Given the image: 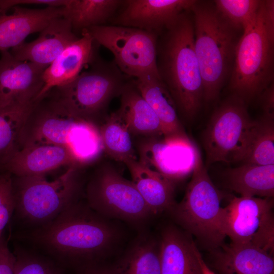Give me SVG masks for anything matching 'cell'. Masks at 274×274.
Instances as JSON below:
<instances>
[{"label": "cell", "instance_id": "cell-1", "mask_svg": "<svg viewBox=\"0 0 274 274\" xmlns=\"http://www.w3.org/2000/svg\"><path fill=\"white\" fill-rule=\"evenodd\" d=\"M121 235L112 220L78 200L28 233L27 238L62 266L79 269L100 262L114 251Z\"/></svg>", "mask_w": 274, "mask_h": 274}, {"label": "cell", "instance_id": "cell-2", "mask_svg": "<svg viewBox=\"0 0 274 274\" xmlns=\"http://www.w3.org/2000/svg\"><path fill=\"white\" fill-rule=\"evenodd\" d=\"M188 12L168 25L162 39L157 41V64L178 113L191 121L203 101V83L194 50L193 20Z\"/></svg>", "mask_w": 274, "mask_h": 274}, {"label": "cell", "instance_id": "cell-3", "mask_svg": "<svg viewBox=\"0 0 274 274\" xmlns=\"http://www.w3.org/2000/svg\"><path fill=\"white\" fill-rule=\"evenodd\" d=\"M193 13L194 50L203 83V100L218 96L230 73L238 41L235 30L214 3L197 1Z\"/></svg>", "mask_w": 274, "mask_h": 274}, {"label": "cell", "instance_id": "cell-4", "mask_svg": "<svg viewBox=\"0 0 274 274\" xmlns=\"http://www.w3.org/2000/svg\"><path fill=\"white\" fill-rule=\"evenodd\" d=\"M222 198L196 148L192 175L185 195L168 213L181 228L212 251L223 245L226 237L222 228Z\"/></svg>", "mask_w": 274, "mask_h": 274}, {"label": "cell", "instance_id": "cell-5", "mask_svg": "<svg viewBox=\"0 0 274 274\" xmlns=\"http://www.w3.org/2000/svg\"><path fill=\"white\" fill-rule=\"evenodd\" d=\"M238 40L229 89L247 104L259 96L273 79L274 29L265 19L264 1Z\"/></svg>", "mask_w": 274, "mask_h": 274}, {"label": "cell", "instance_id": "cell-6", "mask_svg": "<svg viewBox=\"0 0 274 274\" xmlns=\"http://www.w3.org/2000/svg\"><path fill=\"white\" fill-rule=\"evenodd\" d=\"M78 169L75 165L67 167L52 181L44 176H13L15 211L24 220L38 227L50 222L78 201Z\"/></svg>", "mask_w": 274, "mask_h": 274}, {"label": "cell", "instance_id": "cell-7", "mask_svg": "<svg viewBox=\"0 0 274 274\" xmlns=\"http://www.w3.org/2000/svg\"><path fill=\"white\" fill-rule=\"evenodd\" d=\"M254 124L247 104L231 95L214 112L203 134L206 166L242 162Z\"/></svg>", "mask_w": 274, "mask_h": 274}, {"label": "cell", "instance_id": "cell-8", "mask_svg": "<svg viewBox=\"0 0 274 274\" xmlns=\"http://www.w3.org/2000/svg\"><path fill=\"white\" fill-rule=\"evenodd\" d=\"M126 76L115 63L95 60L73 81L50 90L72 115L92 122L114 96L121 94L127 83Z\"/></svg>", "mask_w": 274, "mask_h": 274}, {"label": "cell", "instance_id": "cell-9", "mask_svg": "<svg viewBox=\"0 0 274 274\" xmlns=\"http://www.w3.org/2000/svg\"><path fill=\"white\" fill-rule=\"evenodd\" d=\"M87 203L110 220L142 227L154 216L131 181L109 166L96 170L86 187Z\"/></svg>", "mask_w": 274, "mask_h": 274}, {"label": "cell", "instance_id": "cell-10", "mask_svg": "<svg viewBox=\"0 0 274 274\" xmlns=\"http://www.w3.org/2000/svg\"><path fill=\"white\" fill-rule=\"evenodd\" d=\"M86 30L97 44L112 52L115 63L126 76L134 79L148 76L160 78L157 64V33L106 24Z\"/></svg>", "mask_w": 274, "mask_h": 274}, {"label": "cell", "instance_id": "cell-11", "mask_svg": "<svg viewBox=\"0 0 274 274\" xmlns=\"http://www.w3.org/2000/svg\"><path fill=\"white\" fill-rule=\"evenodd\" d=\"M273 199L235 196L223 208L222 228L231 243L256 247L273 255Z\"/></svg>", "mask_w": 274, "mask_h": 274}, {"label": "cell", "instance_id": "cell-12", "mask_svg": "<svg viewBox=\"0 0 274 274\" xmlns=\"http://www.w3.org/2000/svg\"><path fill=\"white\" fill-rule=\"evenodd\" d=\"M81 119L49 91L35 101L27 114L20 133L19 150L40 144L66 147L71 131Z\"/></svg>", "mask_w": 274, "mask_h": 274}, {"label": "cell", "instance_id": "cell-13", "mask_svg": "<svg viewBox=\"0 0 274 274\" xmlns=\"http://www.w3.org/2000/svg\"><path fill=\"white\" fill-rule=\"evenodd\" d=\"M45 69L15 58L10 51L0 57V106L27 105L39 97Z\"/></svg>", "mask_w": 274, "mask_h": 274}, {"label": "cell", "instance_id": "cell-14", "mask_svg": "<svg viewBox=\"0 0 274 274\" xmlns=\"http://www.w3.org/2000/svg\"><path fill=\"white\" fill-rule=\"evenodd\" d=\"M194 0H127L111 19L112 25L134 27L158 34L181 14L191 11Z\"/></svg>", "mask_w": 274, "mask_h": 274}, {"label": "cell", "instance_id": "cell-15", "mask_svg": "<svg viewBox=\"0 0 274 274\" xmlns=\"http://www.w3.org/2000/svg\"><path fill=\"white\" fill-rule=\"evenodd\" d=\"M78 37L63 17L53 19L33 41L23 43L11 50L16 59L27 61L46 69Z\"/></svg>", "mask_w": 274, "mask_h": 274}, {"label": "cell", "instance_id": "cell-16", "mask_svg": "<svg viewBox=\"0 0 274 274\" xmlns=\"http://www.w3.org/2000/svg\"><path fill=\"white\" fill-rule=\"evenodd\" d=\"M96 44L87 30L82 31L81 36L44 70V85L38 98L54 88L70 83L85 66L92 63L95 60Z\"/></svg>", "mask_w": 274, "mask_h": 274}, {"label": "cell", "instance_id": "cell-17", "mask_svg": "<svg viewBox=\"0 0 274 274\" xmlns=\"http://www.w3.org/2000/svg\"><path fill=\"white\" fill-rule=\"evenodd\" d=\"M12 13L0 10V51L18 46L29 35L41 32L53 19L63 17L64 7L29 9L17 6Z\"/></svg>", "mask_w": 274, "mask_h": 274}, {"label": "cell", "instance_id": "cell-18", "mask_svg": "<svg viewBox=\"0 0 274 274\" xmlns=\"http://www.w3.org/2000/svg\"><path fill=\"white\" fill-rule=\"evenodd\" d=\"M72 165L78 167L66 147L40 144L19 150L7 163L4 170L17 177L45 176L60 167Z\"/></svg>", "mask_w": 274, "mask_h": 274}, {"label": "cell", "instance_id": "cell-19", "mask_svg": "<svg viewBox=\"0 0 274 274\" xmlns=\"http://www.w3.org/2000/svg\"><path fill=\"white\" fill-rule=\"evenodd\" d=\"M191 236L172 224L162 229L159 238L161 274H202Z\"/></svg>", "mask_w": 274, "mask_h": 274}, {"label": "cell", "instance_id": "cell-20", "mask_svg": "<svg viewBox=\"0 0 274 274\" xmlns=\"http://www.w3.org/2000/svg\"><path fill=\"white\" fill-rule=\"evenodd\" d=\"M211 253L219 274H274L273 255L259 248L230 243Z\"/></svg>", "mask_w": 274, "mask_h": 274}, {"label": "cell", "instance_id": "cell-21", "mask_svg": "<svg viewBox=\"0 0 274 274\" xmlns=\"http://www.w3.org/2000/svg\"><path fill=\"white\" fill-rule=\"evenodd\" d=\"M158 138H149L141 145L139 161L174 181L187 173L183 160H185V149L192 144L189 139L181 137Z\"/></svg>", "mask_w": 274, "mask_h": 274}, {"label": "cell", "instance_id": "cell-22", "mask_svg": "<svg viewBox=\"0 0 274 274\" xmlns=\"http://www.w3.org/2000/svg\"><path fill=\"white\" fill-rule=\"evenodd\" d=\"M124 164L132 180L154 216L168 212L176 203L174 181L137 159Z\"/></svg>", "mask_w": 274, "mask_h": 274}, {"label": "cell", "instance_id": "cell-23", "mask_svg": "<svg viewBox=\"0 0 274 274\" xmlns=\"http://www.w3.org/2000/svg\"><path fill=\"white\" fill-rule=\"evenodd\" d=\"M133 82L158 116L162 126L163 136L189 139L179 118L175 101L161 79L148 76L134 79Z\"/></svg>", "mask_w": 274, "mask_h": 274}, {"label": "cell", "instance_id": "cell-24", "mask_svg": "<svg viewBox=\"0 0 274 274\" xmlns=\"http://www.w3.org/2000/svg\"><path fill=\"white\" fill-rule=\"evenodd\" d=\"M118 110L131 134L149 138L163 135L161 122L150 106L142 96L133 81L125 86Z\"/></svg>", "mask_w": 274, "mask_h": 274}, {"label": "cell", "instance_id": "cell-25", "mask_svg": "<svg viewBox=\"0 0 274 274\" xmlns=\"http://www.w3.org/2000/svg\"><path fill=\"white\" fill-rule=\"evenodd\" d=\"M226 187L243 197L273 198L274 164L243 163L224 174Z\"/></svg>", "mask_w": 274, "mask_h": 274}, {"label": "cell", "instance_id": "cell-26", "mask_svg": "<svg viewBox=\"0 0 274 274\" xmlns=\"http://www.w3.org/2000/svg\"><path fill=\"white\" fill-rule=\"evenodd\" d=\"M111 266L115 274H161L159 239L141 233Z\"/></svg>", "mask_w": 274, "mask_h": 274}, {"label": "cell", "instance_id": "cell-27", "mask_svg": "<svg viewBox=\"0 0 274 274\" xmlns=\"http://www.w3.org/2000/svg\"><path fill=\"white\" fill-rule=\"evenodd\" d=\"M123 2L120 0H67L63 17L70 22L75 32L76 30L81 32L105 25Z\"/></svg>", "mask_w": 274, "mask_h": 274}, {"label": "cell", "instance_id": "cell-28", "mask_svg": "<svg viewBox=\"0 0 274 274\" xmlns=\"http://www.w3.org/2000/svg\"><path fill=\"white\" fill-rule=\"evenodd\" d=\"M33 102L27 105L0 106V172L5 170L19 150L20 133Z\"/></svg>", "mask_w": 274, "mask_h": 274}, {"label": "cell", "instance_id": "cell-29", "mask_svg": "<svg viewBox=\"0 0 274 274\" xmlns=\"http://www.w3.org/2000/svg\"><path fill=\"white\" fill-rule=\"evenodd\" d=\"M99 131L102 148L110 157L124 163L137 159L131 133L118 110L109 116Z\"/></svg>", "mask_w": 274, "mask_h": 274}, {"label": "cell", "instance_id": "cell-30", "mask_svg": "<svg viewBox=\"0 0 274 274\" xmlns=\"http://www.w3.org/2000/svg\"><path fill=\"white\" fill-rule=\"evenodd\" d=\"M243 163L274 164V116L263 114L254 120Z\"/></svg>", "mask_w": 274, "mask_h": 274}, {"label": "cell", "instance_id": "cell-31", "mask_svg": "<svg viewBox=\"0 0 274 274\" xmlns=\"http://www.w3.org/2000/svg\"><path fill=\"white\" fill-rule=\"evenodd\" d=\"M66 147L80 167L95 159L103 149L99 131L92 122L81 119L71 131Z\"/></svg>", "mask_w": 274, "mask_h": 274}, {"label": "cell", "instance_id": "cell-32", "mask_svg": "<svg viewBox=\"0 0 274 274\" xmlns=\"http://www.w3.org/2000/svg\"><path fill=\"white\" fill-rule=\"evenodd\" d=\"M261 1L216 0L217 11L236 30H244L256 15Z\"/></svg>", "mask_w": 274, "mask_h": 274}, {"label": "cell", "instance_id": "cell-33", "mask_svg": "<svg viewBox=\"0 0 274 274\" xmlns=\"http://www.w3.org/2000/svg\"><path fill=\"white\" fill-rule=\"evenodd\" d=\"M14 254V274H65L63 266L50 257L22 250Z\"/></svg>", "mask_w": 274, "mask_h": 274}, {"label": "cell", "instance_id": "cell-34", "mask_svg": "<svg viewBox=\"0 0 274 274\" xmlns=\"http://www.w3.org/2000/svg\"><path fill=\"white\" fill-rule=\"evenodd\" d=\"M15 209L13 175L6 170L0 172V239Z\"/></svg>", "mask_w": 274, "mask_h": 274}, {"label": "cell", "instance_id": "cell-35", "mask_svg": "<svg viewBox=\"0 0 274 274\" xmlns=\"http://www.w3.org/2000/svg\"><path fill=\"white\" fill-rule=\"evenodd\" d=\"M67 0H8L0 1V10L7 12L10 9L22 5H40L46 7H64Z\"/></svg>", "mask_w": 274, "mask_h": 274}, {"label": "cell", "instance_id": "cell-36", "mask_svg": "<svg viewBox=\"0 0 274 274\" xmlns=\"http://www.w3.org/2000/svg\"><path fill=\"white\" fill-rule=\"evenodd\" d=\"M15 256L9 249L6 241L0 239V274H14Z\"/></svg>", "mask_w": 274, "mask_h": 274}, {"label": "cell", "instance_id": "cell-37", "mask_svg": "<svg viewBox=\"0 0 274 274\" xmlns=\"http://www.w3.org/2000/svg\"><path fill=\"white\" fill-rule=\"evenodd\" d=\"M263 114L274 116V86L272 83L260 95Z\"/></svg>", "mask_w": 274, "mask_h": 274}, {"label": "cell", "instance_id": "cell-38", "mask_svg": "<svg viewBox=\"0 0 274 274\" xmlns=\"http://www.w3.org/2000/svg\"><path fill=\"white\" fill-rule=\"evenodd\" d=\"M78 269L77 274H115L111 265H106L101 262L86 265Z\"/></svg>", "mask_w": 274, "mask_h": 274}, {"label": "cell", "instance_id": "cell-39", "mask_svg": "<svg viewBox=\"0 0 274 274\" xmlns=\"http://www.w3.org/2000/svg\"><path fill=\"white\" fill-rule=\"evenodd\" d=\"M196 255L200 265L202 274H216L207 264L203 259L198 249H196Z\"/></svg>", "mask_w": 274, "mask_h": 274}]
</instances>
